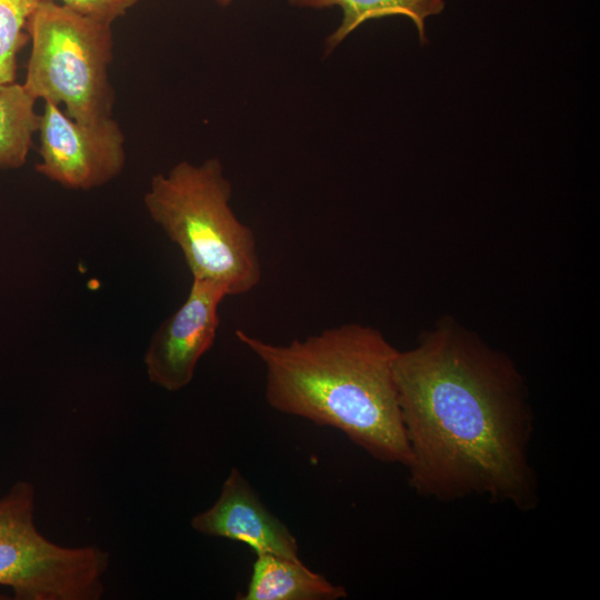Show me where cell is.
Listing matches in <instances>:
<instances>
[{"mask_svg":"<svg viewBox=\"0 0 600 600\" xmlns=\"http://www.w3.org/2000/svg\"><path fill=\"white\" fill-rule=\"evenodd\" d=\"M393 376L409 447V487L453 502L472 496L519 511L539 504L526 381L506 353L453 318L397 352Z\"/></svg>","mask_w":600,"mask_h":600,"instance_id":"6da1fadb","label":"cell"},{"mask_svg":"<svg viewBox=\"0 0 600 600\" xmlns=\"http://www.w3.org/2000/svg\"><path fill=\"white\" fill-rule=\"evenodd\" d=\"M236 338L262 362L273 410L337 429L380 462L408 464L393 376L398 350L381 331L347 323L287 344L241 329Z\"/></svg>","mask_w":600,"mask_h":600,"instance_id":"7a4b0ae2","label":"cell"},{"mask_svg":"<svg viewBox=\"0 0 600 600\" xmlns=\"http://www.w3.org/2000/svg\"><path fill=\"white\" fill-rule=\"evenodd\" d=\"M231 183L218 159L179 162L154 174L143 197L150 218L182 252L194 279L244 294L261 280L257 238L231 206Z\"/></svg>","mask_w":600,"mask_h":600,"instance_id":"3957f363","label":"cell"},{"mask_svg":"<svg viewBox=\"0 0 600 600\" xmlns=\"http://www.w3.org/2000/svg\"><path fill=\"white\" fill-rule=\"evenodd\" d=\"M111 26L53 0H41L26 27L31 41L23 82L28 92L36 100L63 104L64 112L80 123L112 117Z\"/></svg>","mask_w":600,"mask_h":600,"instance_id":"277c9868","label":"cell"},{"mask_svg":"<svg viewBox=\"0 0 600 600\" xmlns=\"http://www.w3.org/2000/svg\"><path fill=\"white\" fill-rule=\"evenodd\" d=\"M36 491L17 481L0 497V586L17 600H98L109 552L97 546L63 547L34 523Z\"/></svg>","mask_w":600,"mask_h":600,"instance_id":"5b68a950","label":"cell"},{"mask_svg":"<svg viewBox=\"0 0 600 600\" xmlns=\"http://www.w3.org/2000/svg\"><path fill=\"white\" fill-rule=\"evenodd\" d=\"M37 132L41 160L36 170L64 188L96 189L123 170L124 136L112 117L96 123H80L60 106L44 102Z\"/></svg>","mask_w":600,"mask_h":600,"instance_id":"8992f818","label":"cell"},{"mask_svg":"<svg viewBox=\"0 0 600 600\" xmlns=\"http://www.w3.org/2000/svg\"><path fill=\"white\" fill-rule=\"evenodd\" d=\"M226 297L222 284L192 278L186 300L159 326L144 353L152 383L174 392L192 381L199 360L216 340Z\"/></svg>","mask_w":600,"mask_h":600,"instance_id":"52a82bcc","label":"cell"},{"mask_svg":"<svg viewBox=\"0 0 600 600\" xmlns=\"http://www.w3.org/2000/svg\"><path fill=\"white\" fill-rule=\"evenodd\" d=\"M190 524L201 534L243 543L256 556L300 559L296 537L237 468L229 472L216 502L193 516Z\"/></svg>","mask_w":600,"mask_h":600,"instance_id":"ba28073f","label":"cell"},{"mask_svg":"<svg viewBox=\"0 0 600 600\" xmlns=\"http://www.w3.org/2000/svg\"><path fill=\"white\" fill-rule=\"evenodd\" d=\"M348 597L343 586L309 569L300 559L259 554L250 581L240 600H340Z\"/></svg>","mask_w":600,"mask_h":600,"instance_id":"9c48e42d","label":"cell"},{"mask_svg":"<svg viewBox=\"0 0 600 600\" xmlns=\"http://www.w3.org/2000/svg\"><path fill=\"white\" fill-rule=\"evenodd\" d=\"M298 7L341 8L343 18L339 28L328 38L327 49L338 46L363 22L390 16H404L416 24L420 41H427L424 20L443 10V0H289Z\"/></svg>","mask_w":600,"mask_h":600,"instance_id":"30bf717a","label":"cell"},{"mask_svg":"<svg viewBox=\"0 0 600 600\" xmlns=\"http://www.w3.org/2000/svg\"><path fill=\"white\" fill-rule=\"evenodd\" d=\"M36 101L23 83L0 86V169L26 163L40 121Z\"/></svg>","mask_w":600,"mask_h":600,"instance_id":"8fae6325","label":"cell"},{"mask_svg":"<svg viewBox=\"0 0 600 600\" xmlns=\"http://www.w3.org/2000/svg\"><path fill=\"white\" fill-rule=\"evenodd\" d=\"M41 0H0V86L16 81L18 54L29 42L27 22Z\"/></svg>","mask_w":600,"mask_h":600,"instance_id":"7c38bea8","label":"cell"},{"mask_svg":"<svg viewBox=\"0 0 600 600\" xmlns=\"http://www.w3.org/2000/svg\"><path fill=\"white\" fill-rule=\"evenodd\" d=\"M83 16L104 22L113 21L141 0H53Z\"/></svg>","mask_w":600,"mask_h":600,"instance_id":"4fadbf2b","label":"cell"},{"mask_svg":"<svg viewBox=\"0 0 600 600\" xmlns=\"http://www.w3.org/2000/svg\"><path fill=\"white\" fill-rule=\"evenodd\" d=\"M220 6H228L232 0H216Z\"/></svg>","mask_w":600,"mask_h":600,"instance_id":"5bb4252c","label":"cell"}]
</instances>
